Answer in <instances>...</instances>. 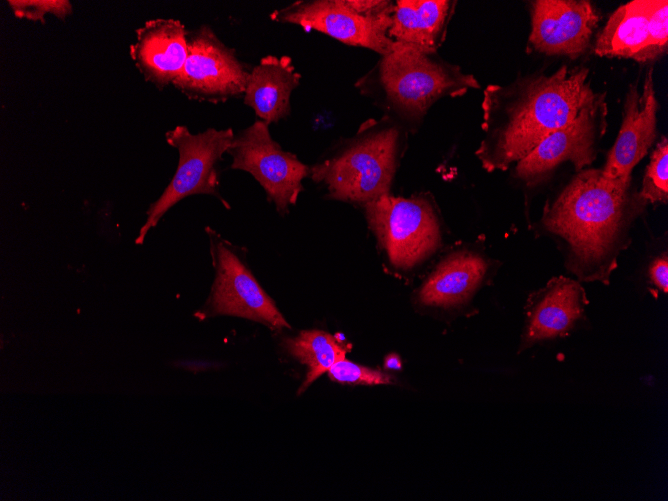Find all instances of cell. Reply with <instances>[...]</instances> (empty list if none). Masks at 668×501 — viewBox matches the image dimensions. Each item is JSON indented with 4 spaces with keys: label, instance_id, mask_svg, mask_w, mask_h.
<instances>
[{
    "label": "cell",
    "instance_id": "cell-1",
    "mask_svg": "<svg viewBox=\"0 0 668 501\" xmlns=\"http://www.w3.org/2000/svg\"><path fill=\"white\" fill-rule=\"evenodd\" d=\"M589 69L563 65L550 75L520 76L484 90L482 129L476 154L491 172L506 170L546 136L574 119L600 93L591 87Z\"/></svg>",
    "mask_w": 668,
    "mask_h": 501
},
{
    "label": "cell",
    "instance_id": "cell-2",
    "mask_svg": "<svg viewBox=\"0 0 668 501\" xmlns=\"http://www.w3.org/2000/svg\"><path fill=\"white\" fill-rule=\"evenodd\" d=\"M640 203L645 202L632 199L601 170H581L546 205L541 222L563 242L566 268L578 281L608 285L618 255L630 244L628 231Z\"/></svg>",
    "mask_w": 668,
    "mask_h": 501
},
{
    "label": "cell",
    "instance_id": "cell-3",
    "mask_svg": "<svg viewBox=\"0 0 668 501\" xmlns=\"http://www.w3.org/2000/svg\"><path fill=\"white\" fill-rule=\"evenodd\" d=\"M355 87L405 130H413L438 100L461 96L480 84L437 52L394 42Z\"/></svg>",
    "mask_w": 668,
    "mask_h": 501
},
{
    "label": "cell",
    "instance_id": "cell-4",
    "mask_svg": "<svg viewBox=\"0 0 668 501\" xmlns=\"http://www.w3.org/2000/svg\"><path fill=\"white\" fill-rule=\"evenodd\" d=\"M406 130L384 115L368 119L351 138L310 167L312 179L323 184L328 197L365 205L390 194Z\"/></svg>",
    "mask_w": 668,
    "mask_h": 501
},
{
    "label": "cell",
    "instance_id": "cell-5",
    "mask_svg": "<svg viewBox=\"0 0 668 501\" xmlns=\"http://www.w3.org/2000/svg\"><path fill=\"white\" fill-rule=\"evenodd\" d=\"M232 128H208L193 134L184 125H178L165 133L166 142L177 149L179 161L174 176L161 196L148 207L146 221L135 239L143 244L148 232L163 215L182 199L192 195H211L229 209L230 205L219 191L218 164L227 153L234 139Z\"/></svg>",
    "mask_w": 668,
    "mask_h": 501
},
{
    "label": "cell",
    "instance_id": "cell-6",
    "mask_svg": "<svg viewBox=\"0 0 668 501\" xmlns=\"http://www.w3.org/2000/svg\"><path fill=\"white\" fill-rule=\"evenodd\" d=\"M393 7L389 0H299L269 16L383 55L394 44L388 36Z\"/></svg>",
    "mask_w": 668,
    "mask_h": 501
},
{
    "label": "cell",
    "instance_id": "cell-7",
    "mask_svg": "<svg viewBox=\"0 0 668 501\" xmlns=\"http://www.w3.org/2000/svg\"><path fill=\"white\" fill-rule=\"evenodd\" d=\"M367 223L398 268H410L431 255L441 240L432 203L424 196L390 194L363 205Z\"/></svg>",
    "mask_w": 668,
    "mask_h": 501
},
{
    "label": "cell",
    "instance_id": "cell-8",
    "mask_svg": "<svg viewBox=\"0 0 668 501\" xmlns=\"http://www.w3.org/2000/svg\"><path fill=\"white\" fill-rule=\"evenodd\" d=\"M227 153L232 156L231 168L250 173L280 214L296 203L302 181L310 174V167L283 150L272 138L269 124L261 120L235 135Z\"/></svg>",
    "mask_w": 668,
    "mask_h": 501
},
{
    "label": "cell",
    "instance_id": "cell-9",
    "mask_svg": "<svg viewBox=\"0 0 668 501\" xmlns=\"http://www.w3.org/2000/svg\"><path fill=\"white\" fill-rule=\"evenodd\" d=\"M188 55L173 86L188 99L221 103L244 95L250 69L208 25L188 31Z\"/></svg>",
    "mask_w": 668,
    "mask_h": 501
},
{
    "label": "cell",
    "instance_id": "cell-10",
    "mask_svg": "<svg viewBox=\"0 0 668 501\" xmlns=\"http://www.w3.org/2000/svg\"><path fill=\"white\" fill-rule=\"evenodd\" d=\"M205 230L209 235L215 279L209 300L196 316L232 315L262 323L273 330L289 328L274 301L230 244L209 227Z\"/></svg>",
    "mask_w": 668,
    "mask_h": 501
},
{
    "label": "cell",
    "instance_id": "cell-11",
    "mask_svg": "<svg viewBox=\"0 0 668 501\" xmlns=\"http://www.w3.org/2000/svg\"><path fill=\"white\" fill-rule=\"evenodd\" d=\"M606 117L605 93H600L574 119L550 133L518 161L515 177L534 184L564 161H570L578 172L583 170L596 157L597 144L606 130Z\"/></svg>",
    "mask_w": 668,
    "mask_h": 501
},
{
    "label": "cell",
    "instance_id": "cell-12",
    "mask_svg": "<svg viewBox=\"0 0 668 501\" xmlns=\"http://www.w3.org/2000/svg\"><path fill=\"white\" fill-rule=\"evenodd\" d=\"M668 46V2L635 0L618 7L599 33L594 46L601 57L648 62Z\"/></svg>",
    "mask_w": 668,
    "mask_h": 501
},
{
    "label": "cell",
    "instance_id": "cell-13",
    "mask_svg": "<svg viewBox=\"0 0 668 501\" xmlns=\"http://www.w3.org/2000/svg\"><path fill=\"white\" fill-rule=\"evenodd\" d=\"M657 110L653 70L650 69L641 88L636 84L629 86L618 136L600 169L605 179L622 190H629L634 167L655 141Z\"/></svg>",
    "mask_w": 668,
    "mask_h": 501
},
{
    "label": "cell",
    "instance_id": "cell-14",
    "mask_svg": "<svg viewBox=\"0 0 668 501\" xmlns=\"http://www.w3.org/2000/svg\"><path fill=\"white\" fill-rule=\"evenodd\" d=\"M598 22L589 1L537 0L532 3L528 44L546 55L575 59L588 49Z\"/></svg>",
    "mask_w": 668,
    "mask_h": 501
},
{
    "label": "cell",
    "instance_id": "cell-15",
    "mask_svg": "<svg viewBox=\"0 0 668 501\" xmlns=\"http://www.w3.org/2000/svg\"><path fill=\"white\" fill-rule=\"evenodd\" d=\"M588 303L579 281L553 277L527 299L520 351L568 336L585 320Z\"/></svg>",
    "mask_w": 668,
    "mask_h": 501
},
{
    "label": "cell",
    "instance_id": "cell-16",
    "mask_svg": "<svg viewBox=\"0 0 668 501\" xmlns=\"http://www.w3.org/2000/svg\"><path fill=\"white\" fill-rule=\"evenodd\" d=\"M130 56L144 79L162 90L182 72L187 55L185 25L177 19L156 18L136 29Z\"/></svg>",
    "mask_w": 668,
    "mask_h": 501
},
{
    "label": "cell",
    "instance_id": "cell-17",
    "mask_svg": "<svg viewBox=\"0 0 668 501\" xmlns=\"http://www.w3.org/2000/svg\"><path fill=\"white\" fill-rule=\"evenodd\" d=\"M301 74L288 56L267 55L250 69L244 104L258 120L278 123L290 115V98L299 86Z\"/></svg>",
    "mask_w": 668,
    "mask_h": 501
},
{
    "label": "cell",
    "instance_id": "cell-18",
    "mask_svg": "<svg viewBox=\"0 0 668 501\" xmlns=\"http://www.w3.org/2000/svg\"><path fill=\"white\" fill-rule=\"evenodd\" d=\"M488 262L468 250L449 254L422 285L418 298L426 306L450 309L466 304L486 278Z\"/></svg>",
    "mask_w": 668,
    "mask_h": 501
},
{
    "label": "cell",
    "instance_id": "cell-19",
    "mask_svg": "<svg viewBox=\"0 0 668 501\" xmlns=\"http://www.w3.org/2000/svg\"><path fill=\"white\" fill-rule=\"evenodd\" d=\"M455 5L449 0L395 1L388 36L393 42L436 52L445 40Z\"/></svg>",
    "mask_w": 668,
    "mask_h": 501
},
{
    "label": "cell",
    "instance_id": "cell-20",
    "mask_svg": "<svg viewBox=\"0 0 668 501\" xmlns=\"http://www.w3.org/2000/svg\"><path fill=\"white\" fill-rule=\"evenodd\" d=\"M283 345L290 355L308 367L299 393L328 372L337 361L345 358L349 349L335 336L321 330L302 331L294 338L285 339Z\"/></svg>",
    "mask_w": 668,
    "mask_h": 501
},
{
    "label": "cell",
    "instance_id": "cell-21",
    "mask_svg": "<svg viewBox=\"0 0 668 501\" xmlns=\"http://www.w3.org/2000/svg\"><path fill=\"white\" fill-rule=\"evenodd\" d=\"M638 196L645 203H667L668 141L666 137H663L652 153Z\"/></svg>",
    "mask_w": 668,
    "mask_h": 501
},
{
    "label": "cell",
    "instance_id": "cell-22",
    "mask_svg": "<svg viewBox=\"0 0 668 501\" xmlns=\"http://www.w3.org/2000/svg\"><path fill=\"white\" fill-rule=\"evenodd\" d=\"M15 17L45 24V15L51 14L65 20L72 14L68 0H9L7 2Z\"/></svg>",
    "mask_w": 668,
    "mask_h": 501
},
{
    "label": "cell",
    "instance_id": "cell-23",
    "mask_svg": "<svg viewBox=\"0 0 668 501\" xmlns=\"http://www.w3.org/2000/svg\"><path fill=\"white\" fill-rule=\"evenodd\" d=\"M331 380L339 383L379 385L390 384L391 377L379 370L361 366L345 358L337 361L328 371Z\"/></svg>",
    "mask_w": 668,
    "mask_h": 501
},
{
    "label": "cell",
    "instance_id": "cell-24",
    "mask_svg": "<svg viewBox=\"0 0 668 501\" xmlns=\"http://www.w3.org/2000/svg\"><path fill=\"white\" fill-rule=\"evenodd\" d=\"M650 283L660 292L668 291V259L664 254L652 261L648 270Z\"/></svg>",
    "mask_w": 668,
    "mask_h": 501
},
{
    "label": "cell",
    "instance_id": "cell-25",
    "mask_svg": "<svg viewBox=\"0 0 668 501\" xmlns=\"http://www.w3.org/2000/svg\"><path fill=\"white\" fill-rule=\"evenodd\" d=\"M385 366L391 370H398L401 367L400 359L397 355L392 354L386 358Z\"/></svg>",
    "mask_w": 668,
    "mask_h": 501
}]
</instances>
